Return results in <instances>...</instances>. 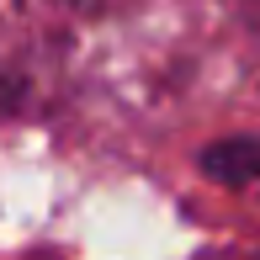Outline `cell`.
Returning <instances> with one entry per match:
<instances>
[{
    "instance_id": "1",
    "label": "cell",
    "mask_w": 260,
    "mask_h": 260,
    "mask_svg": "<svg viewBox=\"0 0 260 260\" xmlns=\"http://www.w3.org/2000/svg\"><path fill=\"white\" fill-rule=\"evenodd\" d=\"M202 170L223 186H255L260 181V138L239 133V138H218L212 149H202Z\"/></svg>"
}]
</instances>
